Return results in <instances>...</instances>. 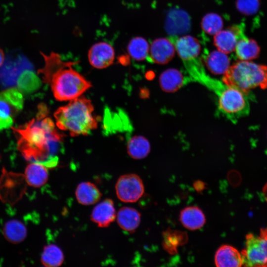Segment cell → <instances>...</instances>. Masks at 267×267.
<instances>
[{
  "mask_svg": "<svg viewBox=\"0 0 267 267\" xmlns=\"http://www.w3.org/2000/svg\"><path fill=\"white\" fill-rule=\"evenodd\" d=\"M64 260L63 252L55 244L45 246L41 257L42 264L46 267L60 266L63 264Z\"/></svg>",
  "mask_w": 267,
  "mask_h": 267,
  "instance_id": "obj_25",
  "label": "cell"
},
{
  "mask_svg": "<svg viewBox=\"0 0 267 267\" xmlns=\"http://www.w3.org/2000/svg\"><path fill=\"white\" fill-rule=\"evenodd\" d=\"M211 90L214 92L218 97L219 111L233 123L249 113V94L218 80Z\"/></svg>",
  "mask_w": 267,
  "mask_h": 267,
  "instance_id": "obj_5",
  "label": "cell"
},
{
  "mask_svg": "<svg viewBox=\"0 0 267 267\" xmlns=\"http://www.w3.org/2000/svg\"><path fill=\"white\" fill-rule=\"evenodd\" d=\"M237 31L233 27L231 29L221 30L214 35V44L217 49L225 53L235 50L238 41Z\"/></svg>",
  "mask_w": 267,
  "mask_h": 267,
  "instance_id": "obj_18",
  "label": "cell"
},
{
  "mask_svg": "<svg viewBox=\"0 0 267 267\" xmlns=\"http://www.w3.org/2000/svg\"><path fill=\"white\" fill-rule=\"evenodd\" d=\"M17 85L19 90L25 93H31L40 88L41 82L33 71L25 70L18 77Z\"/></svg>",
  "mask_w": 267,
  "mask_h": 267,
  "instance_id": "obj_27",
  "label": "cell"
},
{
  "mask_svg": "<svg viewBox=\"0 0 267 267\" xmlns=\"http://www.w3.org/2000/svg\"><path fill=\"white\" fill-rule=\"evenodd\" d=\"M115 191L120 201L134 203L142 197L144 192V186L138 175L128 174L119 178L115 184Z\"/></svg>",
  "mask_w": 267,
  "mask_h": 267,
  "instance_id": "obj_7",
  "label": "cell"
},
{
  "mask_svg": "<svg viewBox=\"0 0 267 267\" xmlns=\"http://www.w3.org/2000/svg\"><path fill=\"white\" fill-rule=\"evenodd\" d=\"M24 176L29 185L39 188L47 181L48 173L47 167L44 165L38 162H32L26 167Z\"/></svg>",
  "mask_w": 267,
  "mask_h": 267,
  "instance_id": "obj_16",
  "label": "cell"
},
{
  "mask_svg": "<svg viewBox=\"0 0 267 267\" xmlns=\"http://www.w3.org/2000/svg\"><path fill=\"white\" fill-rule=\"evenodd\" d=\"M174 44L175 49L182 59L187 71L201 64L198 59L201 45L197 39L189 36H183L177 39Z\"/></svg>",
  "mask_w": 267,
  "mask_h": 267,
  "instance_id": "obj_8",
  "label": "cell"
},
{
  "mask_svg": "<svg viewBox=\"0 0 267 267\" xmlns=\"http://www.w3.org/2000/svg\"><path fill=\"white\" fill-rule=\"evenodd\" d=\"M127 49L132 58L137 61H141L147 57L149 46L145 39L141 37H136L131 40Z\"/></svg>",
  "mask_w": 267,
  "mask_h": 267,
  "instance_id": "obj_26",
  "label": "cell"
},
{
  "mask_svg": "<svg viewBox=\"0 0 267 267\" xmlns=\"http://www.w3.org/2000/svg\"><path fill=\"white\" fill-rule=\"evenodd\" d=\"M44 65L38 71L43 82L50 85L58 101H70L80 97L91 86L90 83L72 66L75 63L64 61L55 52L43 53Z\"/></svg>",
  "mask_w": 267,
  "mask_h": 267,
  "instance_id": "obj_2",
  "label": "cell"
},
{
  "mask_svg": "<svg viewBox=\"0 0 267 267\" xmlns=\"http://www.w3.org/2000/svg\"><path fill=\"white\" fill-rule=\"evenodd\" d=\"M222 82L248 94L251 89L257 87L267 89V66L241 60L229 67Z\"/></svg>",
  "mask_w": 267,
  "mask_h": 267,
  "instance_id": "obj_4",
  "label": "cell"
},
{
  "mask_svg": "<svg viewBox=\"0 0 267 267\" xmlns=\"http://www.w3.org/2000/svg\"><path fill=\"white\" fill-rule=\"evenodd\" d=\"M234 50L240 60L249 61L258 57L260 48L255 40L242 38L238 40Z\"/></svg>",
  "mask_w": 267,
  "mask_h": 267,
  "instance_id": "obj_20",
  "label": "cell"
},
{
  "mask_svg": "<svg viewBox=\"0 0 267 267\" xmlns=\"http://www.w3.org/2000/svg\"><path fill=\"white\" fill-rule=\"evenodd\" d=\"M175 50L174 44L170 40L158 38L151 43L147 57L151 62L164 64L172 59Z\"/></svg>",
  "mask_w": 267,
  "mask_h": 267,
  "instance_id": "obj_11",
  "label": "cell"
},
{
  "mask_svg": "<svg viewBox=\"0 0 267 267\" xmlns=\"http://www.w3.org/2000/svg\"><path fill=\"white\" fill-rule=\"evenodd\" d=\"M215 264L218 267H239L243 265L241 253L229 245L221 246L215 255Z\"/></svg>",
  "mask_w": 267,
  "mask_h": 267,
  "instance_id": "obj_13",
  "label": "cell"
},
{
  "mask_svg": "<svg viewBox=\"0 0 267 267\" xmlns=\"http://www.w3.org/2000/svg\"><path fill=\"white\" fill-rule=\"evenodd\" d=\"M93 110L90 100L85 97L70 100L54 113L56 126L72 136L88 135L97 126Z\"/></svg>",
  "mask_w": 267,
  "mask_h": 267,
  "instance_id": "obj_3",
  "label": "cell"
},
{
  "mask_svg": "<svg viewBox=\"0 0 267 267\" xmlns=\"http://www.w3.org/2000/svg\"><path fill=\"white\" fill-rule=\"evenodd\" d=\"M4 60V54L2 49L0 48V67L2 65Z\"/></svg>",
  "mask_w": 267,
  "mask_h": 267,
  "instance_id": "obj_32",
  "label": "cell"
},
{
  "mask_svg": "<svg viewBox=\"0 0 267 267\" xmlns=\"http://www.w3.org/2000/svg\"><path fill=\"white\" fill-rule=\"evenodd\" d=\"M163 236V246L171 254L175 253L178 246L184 244L187 240L186 234L178 231H166Z\"/></svg>",
  "mask_w": 267,
  "mask_h": 267,
  "instance_id": "obj_28",
  "label": "cell"
},
{
  "mask_svg": "<svg viewBox=\"0 0 267 267\" xmlns=\"http://www.w3.org/2000/svg\"><path fill=\"white\" fill-rule=\"evenodd\" d=\"M117 222L119 227L129 232H134L138 227L141 220L139 212L130 207H123L119 209L116 215Z\"/></svg>",
  "mask_w": 267,
  "mask_h": 267,
  "instance_id": "obj_15",
  "label": "cell"
},
{
  "mask_svg": "<svg viewBox=\"0 0 267 267\" xmlns=\"http://www.w3.org/2000/svg\"><path fill=\"white\" fill-rule=\"evenodd\" d=\"M88 59L92 67L99 69L105 68L112 64L114 62V49L107 43H97L89 49Z\"/></svg>",
  "mask_w": 267,
  "mask_h": 267,
  "instance_id": "obj_10",
  "label": "cell"
},
{
  "mask_svg": "<svg viewBox=\"0 0 267 267\" xmlns=\"http://www.w3.org/2000/svg\"><path fill=\"white\" fill-rule=\"evenodd\" d=\"M127 149L128 154L134 159L146 157L150 150L149 142L143 136L135 135L128 140Z\"/></svg>",
  "mask_w": 267,
  "mask_h": 267,
  "instance_id": "obj_22",
  "label": "cell"
},
{
  "mask_svg": "<svg viewBox=\"0 0 267 267\" xmlns=\"http://www.w3.org/2000/svg\"><path fill=\"white\" fill-rule=\"evenodd\" d=\"M201 27L207 34L215 35L222 30L223 21L219 14L215 13H208L202 19Z\"/></svg>",
  "mask_w": 267,
  "mask_h": 267,
  "instance_id": "obj_29",
  "label": "cell"
},
{
  "mask_svg": "<svg viewBox=\"0 0 267 267\" xmlns=\"http://www.w3.org/2000/svg\"><path fill=\"white\" fill-rule=\"evenodd\" d=\"M189 27V18L183 11L174 10L169 13L166 23L167 31L179 33L186 31Z\"/></svg>",
  "mask_w": 267,
  "mask_h": 267,
  "instance_id": "obj_24",
  "label": "cell"
},
{
  "mask_svg": "<svg viewBox=\"0 0 267 267\" xmlns=\"http://www.w3.org/2000/svg\"><path fill=\"white\" fill-rule=\"evenodd\" d=\"M22 93L16 88H11L0 92V117L8 118L14 116L23 107Z\"/></svg>",
  "mask_w": 267,
  "mask_h": 267,
  "instance_id": "obj_9",
  "label": "cell"
},
{
  "mask_svg": "<svg viewBox=\"0 0 267 267\" xmlns=\"http://www.w3.org/2000/svg\"><path fill=\"white\" fill-rule=\"evenodd\" d=\"M47 114L45 106L40 105L36 119L12 129L17 139L18 149L25 158L47 168L57 163L56 154L61 147L62 136L51 119L46 117Z\"/></svg>",
  "mask_w": 267,
  "mask_h": 267,
  "instance_id": "obj_1",
  "label": "cell"
},
{
  "mask_svg": "<svg viewBox=\"0 0 267 267\" xmlns=\"http://www.w3.org/2000/svg\"><path fill=\"white\" fill-rule=\"evenodd\" d=\"M179 220L186 228L195 230L202 227L206 218L203 211L196 206H189L183 209L179 215Z\"/></svg>",
  "mask_w": 267,
  "mask_h": 267,
  "instance_id": "obj_14",
  "label": "cell"
},
{
  "mask_svg": "<svg viewBox=\"0 0 267 267\" xmlns=\"http://www.w3.org/2000/svg\"><path fill=\"white\" fill-rule=\"evenodd\" d=\"M241 254L244 266L267 267V236L249 233L246 236L245 247Z\"/></svg>",
  "mask_w": 267,
  "mask_h": 267,
  "instance_id": "obj_6",
  "label": "cell"
},
{
  "mask_svg": "<svg viewBox=\"0 0 267 267\" xmlns=\"http://www.w3.org/2000/svg\"><path fill=\"white\" fill-rule=\"evenodd\" d=\"M5 238L13 244L20 243L26 237L27 229L24 224L17 220H12L5 223L3 228Z\"/></svg>",
  "mask_w": 267,
  "mask_h": 267,
  "instance_id": "obj_21",
  "label": "cell"
},
{
  "mask_svg": "<svg viewBox=\"0 0 267 267\" xmlns=\"http://www.w3.org/2000/svg\"><path fill=\"white\" fill-rule=\"evenodd\" d=\"M260 5V0H237L236 2V6L238 11L247 15L255 14Z\"/></svg>",
  "mask_w": 267,
  "mask_h": 267,
  "instance_id": "obj_30",
  "label": "cell"
},
{
  "mask_svg": "<svg viewBox=\"0 0 267 267\" xmlns=\"http://www.w3.org/2000/svg\"><path fill=\"white\" fill-rule=\"evenodd\" d=\"M102 194L98 187L89 181L80 183L75 190L77 201L83 205H91L97 203Z\"/></svg>",
  "mask_w": 267,
  "mask_h": 267,
  "instance_id": "obj_17",
  "label": "cell"
},
{
  "mask_svg": "<svg viewBox=\"0 0 267 267\" xmlns=\"http://www.w3.org/2000/svg\"><path fill=\"white\" fill-rule=\"evenodd\" d=\"M12 124L13 120L11 117L8 118L0 117V131L9 128L12 126Z\"/></svg>",
  "mask_w": 267,
  "mask_h": 267,
  "instance_id": "obj_31",
  "label": "cell"
},
{
  "mask_svg": "<svg viewBox=\"0 0 267 267\" xmlns=\"http://www.w3.org/2000/svg\"><path fill=\"white\" fill-rule=\"evenodd\" d=\"M160 84L162 89L167 92H173L179 89L183 84L182 74L175 69H169L161 75Z\"/></svg>",
  "mask_w": 267,
  "mask_h": 267,
  "instance_id": "obj_23",
  "label": "cell"
},
{
  "mask_svg": "<svg viewBox=\"0 0 267 267\" xmlns=\"http://www.w3.org/2000/svg\"><path fill=\"white\" fill-rule=\"evenodd\" d=\"M209 70L216 75L224 74L230 67V60L226 53L220 50L210 52L205 59Z\"/></svg>",
  "mask_w": 267,
  "mask_h": 267,
  "instance_id": "obj_19",
  "label": "cell"
},
{
  "mask_svg": "<svg viewBox=\"0 0 267 267\" xmlns=\"http://www.w3.org/2000/svg\"><path fill=\"white\" fill-rule=\"evenodd\" d=\"M114 203L112 199H105L93 209L90 219L99 227H108L116 218Z\"/></svg>",
  "mask_w": 267,
  "mask_h": 267,
  "instance_id": "obj_12",
  "label": "cell"
}]
</instances>
